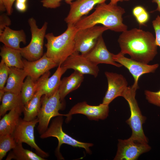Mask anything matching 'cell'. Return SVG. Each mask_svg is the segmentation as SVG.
I'll use <instances>...</instances> for the list:
<instances>
[{
	"instance_id": "obj_41",
	"label": "cell",
	"mask_w": 160,
	"mask_h": 160,
	"mask_svg": "<svg viewBox=\"0 0 160 160\" xmlns=\"http://www.w3.org/2000/svg\"><path fill=\"white\" fill-rule=\"evenodd\" d=\"M16 1L22 3H26L27 0H16Z\"/></svg>"
},
{
	"instance_id": "obj_10",
	"label": "cell",
	"mask_w": 160,
	"mask_h": 160,
	"mask_svg": "<svg viewBox=\"0 0 160 160\" xmlns=\"http://www.w3.org/2000/svg\"><path fill=\"white\" fill-rule=\"evenodd\" d=\"M113 59L115 61L127 69L134 79L132 86L137 89L139 88L138 83L140 77L145 74L154 72L159 66L158 63L150 65L127 58L120 52L113 54Z\"/></svg>"
},
{
	"instance_id": "obj_37",
	"label": "cell",
	"mask_w": 160,
	"mask_h": 160,
	"mask_svg": "<svg viewBox=\"0 0 160 160\" xmlns=\"http://www.w3.org/2000/svg\"><path fill=\"white\" fill-rule=\"evenodd\" d=\"M15 7L18 11L20 12H25L27 9L26 3H22L17 1L16 3Z\"/></svg>"
},
{
	"instance_id": "obj_14",
	"label": "cell",
	"mask_w": 160,
	"mask_h": 160,
	"mask_svg": "<svg viewBox=\"0 0 160 160\" xmlns=\"http://www.w3.org/2000/svg\"><path fill=\"white\" fill-rule=\"evenodd\" d=\"M108 87L103 98L102 103L109 105L115 98L122 96L127 87L128 83L125 77L121 74L105 71Z\"/></svg>"
},
{
	"instance_id": "obj_12",
	"label": "cell",
	"mask_w": 160,
	"mask_h": 160,
	"mask_svg": "<svg viewBox=\"0 0 160 160\" xmlns=\"http://www.w3.org/2000/svg\"><path fill=\"white\" fill-rule=\"evenodd\" d=\"M109 112V105L101 103L98 105H91L84 101L75 105L68 113L65 114V116L67 121L72 115L76 114H84L90 120L98 121L106 118Z\"/></svg>"
},
{
	"instance_id": "obj_5",
	"label": "cell",
	"mask_w": 160,
	"mask_h": 160,
	"mask_svg": "<svg viewBox=\"0 0 160 160\" xmlns=\"http://www.w3.org/2000/svg\"><path fill=\"white\" fill-rule=\"evenodd\" d=\"M30 27L31 37L29 44L21 48L20 51L22 56L29 61H34L41 58L43 55V45L48 23L45 22L42 27L39 28L35 19L33 17L28 20Z\"/></svg>"
},
{
	"instance_id": "obj_1",
	"label": "cell",
	"mask_w": 160,
	"mask_h": 160,
	"mask_svg": "<svg viewBox=\"0 0 160 160\" xmlns=\"http://www.w3.org/2000/svg\"><path fill=\"white\" fill-rule=\"evenodd\" d=\"M120 52L131 58L148 64L157 53L155 38L150 32L137 28L123 32L118 39Z\"/></svg>"
},
{
	"instance_id": "obj_32",
	"label": "cell",
	"mask_w": 160,
	"mask_h": 160,
	"mask_svg": "<svg viewBox=\"0 0 160 160\" xmlns=\"http://www.w3.org/2000/svg\"><path fill=\"white\" fill-rule=\"evenodd\" d=\"M7 13L3 14L0 16V34L5 28L9 26L11 24V20Z\"/></svg>"
},
{
	"instance_id": "obj_15",
	"label": "cell",
	"mask_w": 160,
	"mask_h": 160,
	"mask_svg": "<svg viewBox=\"0 0 160 160\" xmlns=\"http://www.w3.org/2000/svg\"><path fill=\"white\" fill-rule=\"evenodd\" d=\"M23 60V69L27 76H30L34 81L50 69L58 66L53 60L47 57L45 53L41 58L35 61Z\"/></svg>"
},
{
	"instance_id": "obj_18",
	"label": "cell",
	"mask_w": 160,
	"mask_h": 160,
	"mask_svg": "<svg viewBox=\"0 0 160 160\" xmlns=\"http://www.w3.org/2000/svg\"><path fill=\"white\" fill-rule=\"evenodd\" d=\"M0 41L8 47L20 50V43H26V35L23 30H15L7 27L0 34Z\"/></svg>"
},
{
	"instance_id": "obj_17",
	"label": "cell",
	"mask_w": 160,
	"mask_h": 160,
	"mask_svg": "<svg viewBox=\"0 0 160 160\" xmlns=\"http://www.w3.org/2000/svg\"><path fill=\"white\" fill-rule=\"evenodd\" d=\"M114 54L108 50L102 35L98 39L93 48L84 56L87 59L94 63L111 65L118 67L122 65L115 61L113 59Z\"/></svg>"
},
{
	"instance_id": "obj_8",
	"label": "cell",
	"mask_w": 160,
	"mask_h": 160,
	"mask_svg": "<svg viewBox=\"0 0 160 160\" xmlns=\"http://www.w3.org/2000/svg\"><path fill=\"white\" fill-rule=\"evenodd\" d=\"M108 28L103 26L95 25L78 29L74 38L76 51L83 55L93 48L99 38Z\"/></svg>"
},
{
	"instance_id": "obj_22",
	"label": "cell",
	"mask_w": 160,
	"mask_h": 160,
	"mask_svg": "<svg viewBox=\"0 0 160 160\" xmlns=\"http://www.w3.org/2000/svg\"><path fill=\"white\" fill-rule=\"evenodd\" d=\"M23 110V108H15L4 115L0 121V135L12 134Z\"/></svg>"
},
{
	"instance_id": "obj_30",
	"label": "cell",
	"mask_w": 160,
	"mask_h": 160,
	"mask_svg": "<svg viewBox=\"0 0 160 160\" xmlns=\"http://www.w3.org/2000/svg\"><path fill=\"white\" fill-rule=\"evenodd\" d=\"M144 94L149 103L160 107V90L156 92L145 90Z\"/></svg>"
},
{
	"instance_id": "obj_38",
	"label": "cell",
	"mask_w": 160,
	"mask_h": 160,
	"mask_svg": "<svg viewBox=\"0 0 160 160\" xmlns=\"http://www.w3.org/2000/svg\"><path fill=\"white\" fill-rule=\"evenodd\" d=\"M152 2L157 4V7L156 10L159 11L160 13V0H152Z\"/></svg>"
},
{
	"instance_id": "obj_26",
	"label": "cell",
	"mask_w": 160,
	"mask_h": 160,
	"mask_svg": "<svg viewBox=\"0 0 160 160\" xmlns=\"http://www.w3.org/2000/svg\"><path fill=\"white\" fill-rule=\"evenodd\" d=\"M43 94L40 90H38L32 99L24 105L23 119L31 121L36 118L41 106V99Z\"/></svg>"
},
{
	"instance_id": "obj_16",
	"label": "cell",
	"mask_w": 160,
	"mask_h": 160,
	"mask_svg": "<svg viewBox=\"0 0 160 160\" xmlns=\"http://www.w3.org/2000/svg\"><path fill=\"white\" fill-rule=\"evenodd\" d=\"M106 0H76L70 4V9L64 21L67 24L74 25L84 15H87L98 4Z\"/></svg>"
},
{
	"instance_id": "obj_28",
	"label": "cell",
	"mask_w": 160,
	"mask_h": 160,
	"mask_svg": "<svg viewBox=\"0 0 160 160\" xmlns=\"http://www.w3.org/2000/svg\"><path fill=\"white\" fill-rule=\"evenodd\" d=\"M16 144L12 135H0V160L5 157L8 152L14 148Z\"/></svg>"
},
{
	"instance_id": "obj_39",
	"label": "cell",
	"mask_w": 160,
	"mask_h": 160,
	"mask_svg": "<svg viewBox=\"0 0 160 160\" xmlns=\"http://www.w3.org/2000/svg\"><path fill=\"white\" fill-rule=\"evenodd\" d=\"M129 0H110V3L114 4H117V3L119 1H128Z\"/></svg>"
},
{
	"instance_id": "obj_6",
	"label": "cell",
	"mask_w": 160,
	"mask_h": 160,
	"mask_svg": "<svg viewBox=\"0 0 160 160\" xmlns=\"http://www.w3.org/2000/svg\"><path fill=\"white\" fill-rule=\"evenodd\" d=\"M62 116H59L54 119L49 127L41 135L40 138L44 139L53 137L57 139L58 144L55 152L57 158L60 159H63L60 152V147L63 144H67L74 147L84 148L87 153L91 154V151L89 148L93 145V144L80 142L70 136L63 131L62 127L63 122Z\"/></svg>"
},
{
	"instance_id": "obj_34",
	"label": "cell",
	"mask_w": 160,
	"mask_h": 160,
	"mask_svg": "<svg viewBox=\"0 0 160 160\" xmlns=\"http://www.w3.org/2000/svg\"><path fill=\"white\" fill-rule=\"evenodd\" d=\"M137 21L140 25H143L147 23L149 19V15L146 10L140 13L136 18Z\"/></svg>"
},
{
	"instance_id": "obj_9",
	"label": "cell",
	"mask_w": 160,
	"mask_h": 160,
	"mask_svg": "<svg viewBox=\"0 0 160 160\" xmlns=\"http://www.w3.org/2000/svg\"><path fill=\"white\" fill-rule=\"evenodd\" d=\"M38 122L37 118L31 121H26L20 118L12 135L16 143H25L34 148L37 154L43 158H47L49 156L48 153L41 149L35 141L34 128Z\"/></svg>"
},
{
	"instance_id": "obj_20",
	"label": "cell",
	"mask_w": 160,
	"mask_h": 160,
	"mask_svg": "<svg viewBox=\"0 0 160 160\" xmlns=\"http://www.w3.org/2000/svg\"><path fill=\"white\" fill-rule=\"evenodd\" d=\"M84 79V75L76 71L68 76L63 78L58 89L61 100L63 101L68 94L79 88Z\"/></svg>"
},
{
	"instance_id": "obj_7",
	"label": "cell",
	"mask_w": 160,
	"mask_h": 160,
	"mask_svg": "<svg viewBox=\"0 0 160 160\" xmlns=\"http://www.w3.org/2000/svg\"><path fill=\"white\" fill-rule=\"evenodd\" d=\"M41 106L37 116L39 124L37 130L41 135L48 129L50 119L59 116H65V114L59 113L63 108V103L60 100L58 90L49 97L43 95L41 99Z\"/></svg>"
},
{
	"instance_id": "obj_24",
	"label": "cell",
	"mask_w": 160,
	"mask_h": 160,
	"mask_svg": "<svg viewBox=\"0 0 160 160\" xmlns=\"http://www.w3.org/2000/svg\"><path fill=\"white\" fill-rule=\"evenodd\" d=\"M0 55L1 58V61L9 67L24 68V64L20 50L4 45L1 48Z\"/></svg>"
},
{
	"instance_id": "obj_11",
	"label": "cell",
	"mask_w": 160,
	"mask_h": 160,
	"mask_svg": "<svg viewBox=\"0 0 160 160\" xmlns=\"http://www.w3.org/2000/svg\"><path fill=\"white\" fill-rule=\"evenodd\" d=\"M118 141L117 151L114 160H136L141 154L151 149L148 143H137L129 138Z\"/></svg>"
},
{
	"instance_id": "obj_36",
	"label": "cell",
	"mask_w": 160,
	"mask_h": 160,
	"mask_svg": "<svg viewBox=\"0 0 160 160\" xmlns=\"http://www.w3.org/2000/svg\"><path fill=\"white\" fill-rule=\"evenodd\" d=\"M145 9L143 7L137 6L135 7L132 10V14L136 18L140 13L143 12Z\"/></svg>"
},
{
	"instance_id": "obj_19",
	"label": "cell",
	"mask_w": 160,
	"mask_h": 160,
	"mask_svg": "<svg viewBox=\"0 0 160 160\" xmlns=\"http://www.w3.org/2000/svg\"><path fill=\"white\" fill-rule=\"evenodd\" d=\"M50 74L48 71L41 76L37 80L34 81L31 77L27 76L24 82L21 92L22 102L24 105L33 97L44 81Z\"/></svg>"
},
{
	"instance_id": "obj_40",
	"label": "cell",
	"mask_w": 160,
	"mask_h": 160,
	"mask_svg": "<svg viewBox=\"0 0 160 160\" xmlns=\"http://www.w3.org/2000/svg\"><path fill=\"white\" fill-rule=\"evenodd\" d=\"M5 92L3 89H0V101H1L2 97Z\"/></svg>"
},
{
	"instance_id": "obj_25",
	"label": "cell",
	"mask_w": 160,
	"mask_h": 160,
	"mask_svg": "<svg viewBox=\"0 0 160 160\" xmlns=\"http://www.w3.org/2000/svg\"><path fill=\"white\" fill-rule=\"evenodd\" d=\"M0 106V116L4 115L7 111L17 108H24L21 93L16 94L5 92L2 97Z\"/></svg>"
},
{
	"instance_id": "obj_27",
	"label": "cell",
	"mask_w": 160,
	"mask_h": 160,
	"mask_svg": "<svg viewBox=\"0 0 160 160\" xmlns=\"http://www.w3.org/2000/svg\"><path fill=\"white\" fill-rule=\"evenodd\" d=\"M14 159L17 160H44L37 153L24 149L22 143H17L15 147L9 153L6 160Z\"/></svg>"
},
{
	"instance_id": "obj_42",
	"label": "cell",
	"mask_w": 160,
	"mask_h": 160,
	"mask_svg": "<svg viewBox=\"0 0 160 160\" xmlns=\"http://www.w3.org/2000/svg\"><path fill=\"white\" fill-rule=\"evenodd\" d=\"M65 2L67 4H70L72 2L73 0H64Z\"/></svg>"
},
{
	"instance_id": "obj_29",
	"label": "cell",
	"mask_w": 160,
	"mask_h": 160,
	"mask_svg": "<svg viewBox=\"0 0 160 160\" xmlns=\"http://www.w3.org/2000/svg\"><path fill=\"white\" fill-rule=\"evenodd\" d=\"M10 68L1 61L0 63V89H3L9 76Z\"/></svg>"
},
{
	"instance_id": "obj_4",
	"label": "cell",
	"mask_w": 160,
	"mask_h": 160,
	"mask_svg": "<svg viewBox=\"0 0 160 160\" xmlns=\"http://www.w3.org/2000/svg\"><path fill=\"white\" fill-rule=\"evenodd\" d=\"M137 89L128 87L122 95L127 101L130 108V116L126 122L132 131L129 138L134 141L139 143H148V140L143 131V124L146 119L141 113L135 99Z\"/></svg>"
},
{
	"instance_id": "obj_2",
	"label": "cell",
	"mask_w": 160,
	"mask_h": 160,
	"mask_svg": "<svg viewBox=\"0 0 160 160\" xmlns=\"http://www.w3.org/2000/svg\"><path fill=\"white\" fill-rule=\"evenodd\" d=\"M124 8L110 2L97 5L95 10L88 16L82 17L74 24L78 29L86 28L101 24L112 31L123 32L127 29L123 22Z\"/></svg>"
},
{
	"instance_id": "obj_33",
	"label": "cell",
	"mask_w": 160,
	"mask_h": 160,
	"mask_svg": "<svg viewBox=\"0 0 160 160\" xmlns=\"http://www.w3.org/2000/svg\"><path fill=\"white\" fill-rule=\"evenodd\" d=\"M62 0H42L43 6L47 8L55 9L59 7Z\"/></svg>"
},
{
	"instance_id": "obj_21",
	"label": "cell",
	"mask_w": 160,
	"mask_h": 160,
	"mask_svg": "<svg viewBox=\"0 0 160 160\" xmlns=\"http://www.w3.org/2000/svg\"><path fill=\"white\" fill-rule=\"evenodd\" d=\"M10 68L7 84L3 89L5 92L20 93L24 80L27 76V75L23 69L14 67Z\"/></svg>"
},
{
	"instance_id": "obj_23",
	"label": "cell",
	"mask_w": 160,
	"mask_h": 160,
	"mask_svg": "<svg viewBox=\"0 0 160 160\" xmlns=\"http://www.w3.org/2000/svg\"><path fill=\"white\" fill-rule=\"evenodd\" d=\"M67 69L61 65H59L54 73L47 78L38 90H40L43 95L49 97L53 95L58 89L62 75Z\"/></svg>"
},
{
	"instance_id": "obj_3",
	"label": "cell",
	"mask_w": 160,
	"mask_h": 160,
	"mask_svg": "<svg viewBox=\"0 0 160 160\" xmlns=\"http://www.w3.org/2000/svg\"><path fill=\"white\" fill-rule=\"evenodd\" d=\"M78 29L74 25L67 24L66 30L55 36L52 33L46 34L47 42L45 44L47 56L61 65L66 59L76 52L74 38Z\"/></svg>"
},
{
	"instance_id": "obj_35",
	"label": "cell",
	"mask_w": 160,
	"mask_h": 160,
	"mask_svg": "<svg viewBox=\"0 0 160 160\" xmlns=\"http://www.w3.org/2000/svg\"><path fill=\"white\" fill-rule=\"evenodd\" d=\"M15 0H0L4 4L6 9L7 13L9 15H10L12 12V6Z\"/></svg>"
},
{
	"instance_id": "obj_31",
	"label": "cell",
	"mask_w": 160,
	"mask_h": 160,
	"mask_svg": "<svg viewBox=\"0 0 160 160\" xmlns=\"http://www.w3.org/2000/svg\"><path fill=\"white\" fill-rule=\"evenodd\" d=\"M152 23L155 33V42L160 47V16L158 15Z\"/></svg>"
},
{
	"instance_id": "obj_13",
	"label": "cell",
	"mask_w": 160,
	"mask_h": 160,
	"mask_svg": "<svg viewBox=\"0 0 160 160\" xmlns=\"http://www.w3.org/2000/svg\"><path fill=\"white\" fill-rule=\"evenodd\" d=\"M61 66L67 69H73L83 75H91L95 78L97 76L99 71L97 65L76 51L68 57Z\"/></svg>"
}]
</instances>
